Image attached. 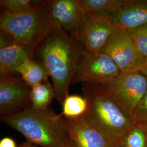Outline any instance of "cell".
I'll use <instances>...</instances> for the list:
<instances>
[{"mask_svg": "<svg viewBox=\"0 0 147 147\" xmlns=\"http://www.w3.org/2000/svg\"><path fill=\"white\" fill-rule=\"evenodd\" d=\"M83 49L59 25L35 50L36 59L44 65L53 82L56 99L62 105L68 95Z\"/></svg>", "mask_w": 147, "mask_h": 147, "instance_id": "cell-1", "label": "cell"}, {"mask_svg": "<svg viewBox=\"0 0 147 147\" xmlns=\"http://www.w3.org/2000/svg\"><path fill=\"white\" fill-rule=\"evenodd\" d=\"M1 121L19 132L33 144L39 147H61L70 138L64 117L49 108L35 110L30 106Z\"/></svg>", "mask_w": 147, "mask_h": 147, "instance_id": "cell-2", "label": "cell"}, {"mask_svg": "<svg viewBox=\"0 0 147 147\" xmlns=\"http://www.w3.org/2000/svg\"><path fill=\"white\" fill-rule=\"evenodd\" d=\"M88 107L84 117L110 141H118L132 126V117L110 98L100 84H84Z\"/></svg>", "mask_w": 147, "mask_h": 147, "instance_id": "cell-3", "label": "cell"}, {"mask_svg": "<svg viewBox=\"0 0 147 147\" xmlns=\"http://www.w3.org/2000/svg\"><path fill=\"white\" fill-rule=\"evenodd\" d=\"M57 26L47 9L45 1H40L31 10L19 14L5 10L0 18L1 31L34 50Z\"/></svg>", "mask_w": 147, "mask_h": 147, "instance_id": "cell-4", "label": "cell"}, {"mask_svg": "<svg viewBox=\"0 0 147 147\" xmlns=\"http://www.w3.org/2000/svg\"><path fill=\"white\" fill-rule=\"evenodd\" d=\"M100 85L106 94L131 117L147 92V78L138 71L121 73L112 81Z\"/></svg>", "mask_w": 147, "mask_h": 147, "instance_id": "cell-5", "label": "cell"}, {"mask_svg": "<svg viewBox=\"0 0 147 147\" xmlns=\"http://www.w3.org/2000/svg\"><path fill=\"white\" fill-rule=\"evenodd\" d=\"M121 73L116 63L106 53L102 51L88 53L83 51L73 83L105 84L114 80Z\"/></svg>", "mask_w": 147, "mask_h": 147, "instance_id": "cell-6", "label": "cell"}, {"mask_svg": "<svg viewBox=\"0 0 147 147\" xmlns=\"http://www.w3.org/2000/svg\"><path fill=\"white\" fill-rule=\"evenodd\" d=\"M118 30L109 17L86 14L74 39L85 53H100L109 38Z\"/></svg>", "mask_w": 147, "mask_h": 147, "instance_id": "cell-7", "label": "cell"}, {"mask_svg": "<svg viewBox=\"0 0 147 147\" xmlns=\"http://www.w3.org/2000/svg\"><path fill=\"white\" fill-rule=\"evenodd\" d=\"M101 51L113 59L121 73L140 72L143 68L136 46L128 31L119 30L116 32Z\"/></svg>", "mask_w": 147, "mask_h": 147, "instance_id": "cell-8", "label": "cell"}, {"mask_svg": "<svg viewBox=\"0 0 147 147\" xmlns=\"http://www.w3.org/2000/svg\"><path fill=\"white\" fill-rule=\"evenodd\" d=\"M31 87L16 76L1 79L0 113L9 115L23 110L30 106Z\"/></svg>", "mask_w": 147, "mask_h": 147, "instance_id": "cell-9", "label": "cell"}, {"mask_svg": "<svg viewBox=\"0 0 147 147\" xmlns=\"http://www.w3.org/2000/svg\"><path fill=\"white\" fill-rule=\"evenodd\" d=\"M0 43L1 79L15 76L22 63L34 59L35 50L16 42L11 36L1 34Z\"/></svg>", "mask_w": 147, "mask_h": 147, "instance_id": "cell-10", "label": "cell"}, {"mask_svg": "<svg viewBox=\"0 0 147 147\" xmlns=\"http://www.w3.org/2000/svg\"><path fill=\"white\" fill-rule=\"evenodd\" d=\"M45 5L58 25L74 38L86 16L76 0L46 1Z\"/></svg>", "mask_w": 147, "mask_h": 147, "instance_id": "cell-11", "label": "cell"}, {"mask_svg": "<svg viewBox=\"0 0 147 147\" xmlns=\"http://www.w3.org/2000/svg\"><path fill=\"white\" fill-rule=\"evenodd\" d=\"M70 139L76 147H110L111 141L93 126L84 116L64 118Z\"/></svg>", "mask_w": 147, "mask_h": 147, "instance_id": "cell-12", "label": "cell"}, {"mask_svg": "<svg viewBox=\"0 0 147 147\" xmlns=\"http://www.w3.org/2000/svg\"><path fill=\"white\" fill-rule=\"evenodd\" d=\"M109 18L119 30L125 31L147 25V0H126Z\"/></svg>", "mask_w": 147, "mask_h": 147, "instance_id": "cell-13", "label": "cell"}, {"mask_svg": "<svg viewBox=\"0 0 147 147\" xmlns=\"http://www.w3.org/2000/svg\"><path fill=\"white\" fill-rule=\"evenodd\" d=\"M16 73L31 87L47 81L50 76L44 65L35 59L26 61L18 68Z\"/></svg>", "mask_w": 147, "mask_h": 147, "instance_id": "cell-14", "label": "cell"}, {"mask_svg": "<svg viewBox=\"0 0 147 147\" xmlns=\"http://www.w3.org/2000/svg\"><path fill=\"white\" fill-rule=\"evenodd\" d=\"M87 14L110 17L125 4L126 0H76Z\"/></svg>", "mask_w": 147, "mask_h": 147, "instance_id": "cell-15", "label": "cell"}, {"mask_svg": "<svg viewBox=\"0 0 147 147\" xmlns=\"http://www.w3.org/2000/svg\"><path fill=\"white\" fill-rule=\"evenodd\" d=\"M54 98H56L55 89L47 80L32 87L30 107L35 110H47Z\"/></svg>", "mask_w": 147, "mask_h": 147, "instance_id": "cell-16", "label": "cell"}, {"mask_svg": "<svg viewBox=\"0 0 147 147\" xmlns=\"http://www.w3.org/2000/svg\"><path fill=\"white\" fill-rule=\"evenodd\" d=\"M118 142L121 147H147V126L134 121Z\"/></svg>", "mask_w": 147, "mask_h": 147, "instance_id": "cell-17", "label": "cell"}, {"mask_svg": "<svg viewBox=\"0 0 147 147\" xmlns=\"http://www.w3.org/2000/svg\"><path fill=\"white\" fill-rule=\"evenodd\" d=\"M61 116L66 118H76L85 115L87 110V101L79 95H68L64 101Z\"/></svg>", "mask_w": 147, "mask_h": 147, "instance_id": "cell-18", "label": "cell"}, {"mask_svg": "<svg viewBox=\"0 0 147 147\" xmlns=\"http://www.w3.org/2000/svg\"><path fill=\"white\" fill-rule=\"evenodd\" d=\"M129 32L136 46L143 68L147 64V25Z\"/></svg>", "mask_w": 147, "mask_h": 147, "instance_id": "cell-19", "label": "cell"}, {"mask_svg": "<svg viewBox=\"0 0 147 147\" xmlns=\"http://www.w3.org/2000/svg\"><path fill=\"white\" fill-rule=\"evenodd\" d=\"M40 1L31 0H1L0 4L5 11L19 14L31 10Z\"/></svg>", "mask_w": 147, "mask_h": 147, "instance_id": "cell-20", "label": "cell"}, {"mask_svg": "<svg viewBox=\"0 0 147 147\" xmlns=\"http://www.w3.org/2000/svg\"><path fill=\"white\" fill-rule=\"evenodd\" d=\"M134 121L147 126V92L132 117Z\"/></svg>", "mask_w": 147, "mask_h": 147, "instance_id": "cell-21", "label": "cell"}, {"mask_svg": "<svg viewBox=\"0 0 147 147\" xmlns=\"http://www.w3.org/2000/svg\"><path fill=\"white\" fill-rule=\"evenodd\" d=\"M0 147H16V142L11 138L5 137L1 140Z\"/></svg>", "mask_w": 147, "mask_h": 147, "instance_id": "cell-22", "label": "cell"}, {"mask_svg": "<svg viewBox=\"0 0 147 147\" xmlns=\"http://www.w3.org/2000/svg\"><path fill=\"white\" fill-rule=\"evenodd\" d=\"M61 147H76L75 146V145L74 144L73 142H72V141L69 139L68 142H66L63 146Z\"/></svg>", "mask_w": 147, "mask_h": 147, "instance_id": "cell-23", "label": "cell"}, {"mask_svg": "<svg viewBox=\"0 0 147 147\" xmlns=\"http://www.w3.org/2000/svg\"><path fill=\"white\" fill-rule=\"evenodd\" d=\"M39 147L37 146H36L34 144H33L30 142H27L26 143H24L23 144H21L19 147Z\"/></svg>", "mask_w": 147, "mask_h": 147, "instance_id": "cell-24", "label": "cell"}, {"mask_svg": "<svg viewBox=\"0 0 147 147\" xmlns=\"http://www.w3.org/2000/svg\"><path fill=\"white\" fill-rule=\"evenodd\" d=\"M110 147H121L118 141H111Z\"/></svg>", "mask_w": 147, "mask_h": 147, "instance_id": "cell-25", "label": "cell"}, {"mask_svg": "<svg viewBox=\"0 0 147 147\" xmlns=\"http://www.w3.org/2000/svg\"><path fill=\"white\" fill-rule=\"evenodd\" d=\"M140 72L143 74L147 78V64L141 69V70Z\"/></svg>", "mask_w": 147, "mask_h": 147, "instance_id": "cell-26", "label": "cell"}]
</instances>
